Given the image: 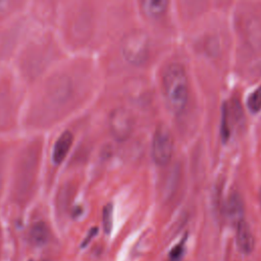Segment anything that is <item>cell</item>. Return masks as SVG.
I'll use <instances>...</instances> for the list:
<instances>
[{"label": "cell", "instance_id": "8fae6325", "mask_svg": "<svg viewBox=\"0 0 261 261\" xmlns=\"http://www.w3.org/2000/svg\"><path fill=\"white\" fill-rule=\"evenodd\" d=\"M102 219H103L104 231L106 233H110V231L112 229V222H113V210H112L111 204H108L104 207Z\"/></svg>", "mask_w": 261, "mask_h": 261}, {"label": "cell", "instance_id": "7a4b0ae2", "mask_svg": "<svg viewBox=\"0 0 261 261\" xmlns=\"http://www.w3.org/2000/svg\"><path fill=\"white\" fill-rule=\"evenodd\" d=\"M122 57L133 65H142L149 58L150 40L146 32L133 30L124 35L120 44Z\"/></svg>", "mask_w": 261, "mask_h": 261}, {"label": "cell", "instance_id": "7c38bea8", "mask_svg": "<svg viewBox=\"0 0 261 261\" xmlns=\"http://www.w3.org/2000/svg\"><path fill=\"white\" fill-rule=\"evenodd\" d=\"M228 109L227 105H223V112H222V121H221V136L223 141H226L229 137V123H228Z\"/></svg>", "mask_w": 261, "mask_h": 261}, {"label": "cell", "instance_id": "8992f818", "mask_svg": "<svg viewBox=\"0 0 261 261\" xmlns=\"http://www.w3.org/2000/svg\"><path fill=\"white\" fill-rule=\"evenodd\" d=\"M236 241L240 251L244 254H249L255 246L254 236L249 224L243 219L236 224Z\"/></svg>", "mask_w": 261, "mask_h": 261}, {"label": "cell", "instance_id": "ba28073f", "mask_svg": "<svg viewBox=\"0 0 261 261\" xmlns=\"http://www.w3.org/2000/svg\"><path fill=\"white\" fill-rule=\"evenodd\" d=\"M29 238L35 246H43L49 240V228L43 221H38L33 224L29 231Z\"/></svg>", "mask_w": 261, "mask_h": 261}, {"label": "cell", "instance_id": "9a60e30c", "mask_svg": "<svg viewBox=\"0 0 261 261\" xmlns=\"http://www.w3.org/2000/svg\"><path fill=\"white\" fill-rule=\"evenodd\" d=\"M42 261H50V260H42Z\"/></svg>", "mask_w": 261, "mask_h": 261}, {"label": "cell", "instance_id": "5b68a950", "mask_svg": "<svg viewBox=\"0 0 261 261\" xmlns=\"http://www.w3.org/2000/svg\"><path fill=\"white\" fill-rule=\"evenodd\" d=\"M224 214L227 220L233 224H237L244 219V202L239 193L232 192L228 196L224 204Z\"/></svg>", "mask_w": 261, "mask_h": 261}, {"label": "cell", "instance_id": "52a82bcc", "mask_svg": "<svg viewBox=\"0 0 261 261\" xmlns=\"http://www.w3.org/2000/svg\"><path fill=\"white\" fill-rule=\"evenodd\" d=\"M73 141V137L72 134L68 130L62 133L58 139L56 140L54 146H53V151H52V159L54 161V163L59 164L61 163L64 158L66 157L71 144Z\"/></svg>", "mask_w": 261, "mask_h": 261}, {"label": "cell", "instance_id": "3957f363", "mask_svg": "<svg viewBox=\"0 0 261 261\" xmlns=\"http://www.w3.org/2000/svg\"><path fill=\"white\" fill-rule=\"evenodd\" d=\"M174 152V139L169 127L164 123H159L154 132L151 154L157 165L164 166L168 164Z\"/></svg>", "mask_w": 261, "mask_h": 261}, {"label": "cell", "instance_id": "6da1fadb", "mask_svg": "<svg viewBox=\"0 0 261 261\" xmlns=\"http://www.w3.org/2000/svg\"><path fill=\"white\" fill-rule=\"evenodd\" d=\"M162 91L168 109L179 114L189 100V80L182 64L169 63L162 72Z\"/></svg>", "mask_w": 261, "mask_h": 261}, {"label": "cell", "instance_id": "30bf717a", "mask_svg": "<svg viewBox=\"0 0 261 261\" xmlns=\"http://www.w3.org/2000/svg\"><path fill=\"white\" fill-rule=\"evenodd\" d=\"M247 107L252 113H258L261 110V86L249 94Z\"/></svg>", "mask_w": 261, "mask_h": 261}, {"label": "cell", "instance_id": "4fadbf2b", "mask_svg": "<svg viewBox=\"0 0 261 261\" xmlns=\"http://www.w3.org/2000/svg\"><path fill=\"white\" fill-rule=\"evenodd\" d=\"M184 253V242H180L175 247L172 248V250L169 253V257L172 261H177Z\"/></svg>", "mask_w": 261, "mask_h": 261}, {"label": "cell", "instance_id": "277c9868", "mask_svg": "<svg viewBox=\"0 0 261 261\" xmlns=\"http://www.w3.org/2000/svg\"><path fill=\"white\" fill-rule=\"evenodd\" d=\"M108 125L112 137L116 141H126L134 130V114L124 107L114 108L109 114Z\"/></svg>", "mask_w": 261, "mask_h": 261}, {"label": "cell", "instance_id": "9c48e42d", "mask_svg": "<svg viewBox=\"0 0 261 261\" xmlns=\"http://www.w3.org/2000/svg\"><path fill=\"white\" fill-rule=\"evenodd\" d=\"M168 6L166 0H145L142 2V9L150 17H158L163 14Z\"/></svg>", "mask_w": 261, "mask_h": 261}, {"label": "cell", "instance_id": "5bb4252c", "mask_svg": "<svg viewBox=\"0 0 261 261\" xmlns=\"http://www.w3.org/2000/svg\"><path fill=\"white\" fill-rule=\"evenodd\" d=\"M96 230H97V229H96V228H95V229H93V231H91V233H90V234H89V237H88V238H87V239H86V240H85V242H84V244H83V246H85V245H87V244H88V243H89V241H90V240H91V238H92V237H93V236H94V234H95V233H96Z\"/></svg>", "mask_w": 261, "mask_h": 261}]
</instances>
